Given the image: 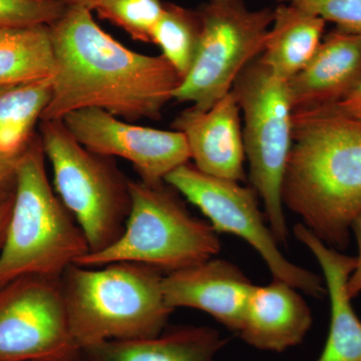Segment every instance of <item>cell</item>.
Returning a JSON list of instances; mask_svg holds the SVG:
<instances>
[{"label": "cell", "mask_w": 361, "mask_h": 361, "mask_svg": "<svg viewBox=\"0 0 361 361\" xmlns=\"http://www.w3.org/2000/svg\"><path fill=\"white\" fill-rule=\"evenodd\" d=\"M165 182L199 208L216 232L236 235L246 241L263 259L273 277L314 298L327 295L322 277L284 257L266 223L265 214L259 208L253 188L207 175L189 163L170 173Z\"/></svg>", "instance_id": "9c48e42d"}, {"label": "cell", "mask_w": 361, "mask_h": 361, "mask_svg": "<svg viewBox=\"0 0 361 361\" xmlns=\"http://www.w3.org/2000/svg\"><path fill=\"white\" fill-rule=\"evenodd\" d=\"M164 275L129 262L66 268L59 281L78 348L161 334L174 311L164 296Z\"/></svg>", "instance_id": "3957f363"}, {"label": "cell", "mask_w": 361, "mask_h": 361, "mask_svg": "<svg viewBox=\"0 0 361 361\" xmlns=\"http://www.w3.org/2000/svg\"><path fill=\"white\" fill-rule=\"evenodd\" d=\"M20 155H7L0 152V192L2 193H13L14 187H16V168H18Z\"/></svg>", "instance_id": "484cf974"}, {"label": "cell", "mask_w": 361, "mask_h": 361, "mask_svg": "<svg viewBox=\"0 0 361 361\" xmlns=\"http://www.w3.org/2000/svg\"><path fill=\"white\" fill-rule=\"evenodd\" d=\"M232 92L244 116V148L252 188L262 199L266 219L278 243L286 245L289 231L282 187L293 145L288 84L257 58L242 71Z\"/></svg>", "instance_id": "8992f818"}, {"label": "cell", "mask_w": 361, "mask_h": 361, "mask_svg": "<svg viewBox=\"0 0 361 361\" xmlns=\"http://www.w3.org/2000/svg\"><path fill=\"white\" fill-rule=\"evenodd\" d=\"M255 285L238 266L211 258L164 275L163 292L172 310L186 307L212 316L238 334Z\"/></svg>", "instance_id": "7c38bea8"}, {"label": "cell", "mask_w": 361, "mask_h": 361, "mask_svg": "<svg viewBox=\"0 0 361 361\" xmlns=\"http://www.w3.org/2000/svg\"><path fill=\"white\" fill-rule=\"evenodd\" d=\"M68 7H80V8L97 11V7L104 4L106 0H63Z\"/></svg>", "instance_id": "f1b7e54d"}, {"label": "cell", "mask_w": 361, "mask_h": 361, "mask_svg": "<svg viewBox=\"0 0 361 361\" xmlns=\"http://www.w3.org/2000/svg\"><path fill=\"white\" fill-rule=\"evenodd\" d=\"M13 194L2 193V192H0V205L4 203Z\"/></svg>", "instance_id": "f546056e"}, {"label": "cell", "mask_w": 361, "mask_h": 361, "mask_svg": "<svg viewBox=\"0 0 361 361\" xmlns=\"http://www.w3.org/2000/svg\"><path fill=\"white\" fill-rule=\"evenodd\" d=\"M295 287L273 277L254 286L238 336L252 348L283 353L298 345L312 325V312Z\"/></svg>", "instance_id": "9a60e30c"}, {"label": "cell", "mask_w": 361, "mask_h": 361, "mask_svg": "<svg viewBox=\"0 0 361 361\" xmlns=\"http://www.w3.org/2000/svg\"><path fill=\"white\" fill-rule=\"evenodd\" d=\"M56 56L49 25L2 28L0 87L54 78Z\"/></svg>", "instance_id": "d6986e66"}, {"label": "cell", "mask_w": 361, "mask_h": 361, "mask_svg": "<svg viewBox=\"0 0 361 361\" xmlns=\"http://www.w3.org/2000/svg\"><path fill=\"white\" fill-rule=\"evenodd\" d=\"M63 122L85 148L130 161L141 180L151 184L165 182L170 173L191 160L186 137L179 130L142 127L99 109L71 111Z\"/></svg>", "instance_id": "8fae6325"}, {"label": "cell", "mask_w": 361, "mask_h": 361, "mask_svg": "<svg viewBox=\"0 0 361 361\" xmlns=\"http://www.w3.org/2000/svg\"><path fill=\"white\" fill-rule=\"evenodd\" d=\"M197 13L198 49L173 99L206 111L231 92L242 71L262 54L273 9L250 11L241 0H211Z\"/></svg>", "instance_id": "ba28073f"}, {"label": "cell", "mask_w": 361, "mask_h": 361, "mask_svg": "<svg viewBox=\"0 0 361 361\" xmlns=\"http://www.w3.org/2000/svg\"><path fill=\"white\" fill-rule=\"evenodd\" d=\"M282 201L313 234L345 250L361 213V123L332 108L293 113Z\"/></svg>", "instance_id": "7a4b0ae2"}, {"label": "cell", "mask_w": 361, "mask_h": 361, "mask_svg": "<svg viewBox=\"0 0 361 361\" xmlns=\"http://www.w3.org/2000/svg\"><path fill=\"white\" fill-rule=\"evenodd\" d=\"M240 106L234 92H228L206 111L193 106L173 123L186 137L194 166L213 177L244 182L245 148Z\"/></svg>", "instance_id": "4fadbf2b"}, {"label": "cell", "mask_w": 361, "mask_h": 361, "mask_svg": "<svg viewBox=\"0 0 361 361\" xmlns=\"http://www.w3.org/2000/svg\"><path fill=\"white\" fill-rule=\"evenodd\" d=\"M40 141L51 164L54 190L84 232L89 254L108 248L129 216L130 180L111 158L80 144L63 120L42 121Z\"/></svg>", "instance_id": "52a82bcc"}, {"label": "cell", "mask_w": 361, "mask_h": 361, "mask_svg": "<svg viewBox=\"0 0 361 361\" xmlns=\"http://www.w3.org/2000/svg\"><path fill=\"white\" fill-rule=\"evenodd\" d=\"M96 11L99 18L123 28L133 39L152 42L154 28L165 11V4L160 0H106Z\"/></svg>", "instance_id": "7402d4cb"}, {"label": "cell", "mask_w": 361, "mask_h": 361, "mask_svg": "<svg viewBox=\"0 0 361 361\" xmlns=\"http://www.w3.org/2000/svg\"><path fill=\"white\" fill-rule=\"evenodd\" d=\"M51 96L52 78L0 87V152L11 156L23 153Z\"/></svg>", "instance_id": "ffe728a7"}, {"label": "cell", "mask_w": 361, "mask_h": 361, "mask_svg": "<svg viewBox=\"0 0 361 361\" xmlns=\"http://www.w3.org/2000/svg\"><path fill=\"white\" fill-rule=\"evenodd\" d=\"M66 8L63 0H0V28L51 25Z\"/></svg>", "instance_id": "603a6c76"}, {"label": "cell", "mask_w": 361, "mask_h": 361, "mask_svg": "<svg viewBox=\"0 0 361 361\" xmlns=\"http://www.w3.org/2000/svg\"><path fill=\"white\" fill-rule=\"evenodd\" d=\"M0 361H80L59 278L27 275L0 289Z\"/></svg>", "instance_id": "30bf717a"}, {"label": "cell", "mask_w": 361, "mask_h": 361, "mask_svg": "<svg viewBox=\"0 0 361 361\" xmlns=\"http://www.w3.org/2000/svg\"><path fill=\"white\" fill-rule=\"evenodd\" d=\"M40 137L16 168L13 210L0 249V289L27 275L59 278L90 253L84 232L47 179Z\"/></svg>", "instance_id": "277c9868"}, {"label": "cell", "mask_w": 361, "mask_h": 361, "mask_svg": "<svg viewBox=\"0 0 361 361\" xmlns=\"http://www.w3.org/2000/svg\"><path fill=\"white\" fill-rule=\"evenodd\" d=\"M49 30L56 73L40 120H63L82 109H99L130 122L161 118L183 80L161 54L130 51L80 7H68Z\"/></svg>", "instance_id": "6da1fadb"}, {"label": "cell", "mask_w": 361, "mask_h": 361, "mask_svg": "<svg viewBox=\"0 0 361 361\" xmlns=\"http://www.w3.org/2000/svg\"><path fill=\"white\" fill-rule=\"evenodd\" d=\"M13 194L4 203L0 205V249L4 246L6 240L7 227L11 219L13 210Z\"/></svg>", "instance_id": "83f0119b"}, {"label": "cell", "mask_w": 361, "mask_h": 361, "mask_svg": "<svg viewBox=\"0 0 361 361\" xmlns=\"http://www.w3.org/2000/svg\"><path fill=\"white\" fill-rule=\"evenodd\" d=\"M287 84L293 113L341 103L361 84V35L330 30L308 65Z\"/></svg>", "instance_id": "5bb4252c"}, {"label": "cell", "mask_w": 361, "mask_h": 361, "mask_svg": "<svg viewBox=\"0 0 361 361\" xmlns=\"http://www.w3.org/2000/svg\"><path fill=\"white\" fill-rule=\"evenodd\" d=\"M326 21L300 7L281 2L259 56L276 77L288 82L308 65L322 44Z\"/></svg>", "instance_id": "ac0fdd59"}, {"label": "cell", "mask_w": 361, "mask_h": 361, "mask_svg": "<svg viewBox=\"0 0 361 361\" xmlns=\"http://www.w3.org/2000/svg\"><path fill=\"white\" fill-rule=\"evenodd\" d=\"M212 1H230V0H212Z\"/></svg>", "instance_id": "4dcf8cb0"}, {"label": "cell", "mask_w": 361, "mask_h": 361, "mask_svg": "<svg viewBox=\"0 0 361 361\" xmlns=\"http://www.w3.org/2000/svg\"><path fill=\"white\" fill-rule=\"evenodd\" d=\"M351 233L355 234L358 247V256L355 257V267L348 278V284H346V290H348L349 298L353 300L361 293V213L353 221Z\"/></svg>", "instance_id": "d4e9b609"}, {"label": "cell", "mask_w": 361, "mask_h": 361, "mask_svg": "<svg viewBox=\"0 0 361 361\" xmlns=\"http://www.w3.org/2000/svg\"><path fill=\"white\" fill-rule=\"evenodd\" d=\"M293 234L317 260L330 299L329 336L315 361H361V320L346 290L356 258L326 245L302 223L294 226Z\"/></svg>", "instance_id": "2e32d148"}, {"label": "cell", "mask_w": 361, "mask_h": 361, "mask_svg": "<svg viewBox=\"0 0 361 361\" xmlns=\"http://www.w3.org/2000/svg\"><path fill=\"white\" fill-rule=\"evenodd\" d=\"M129 187L130 208L122 235L108 248L87 254L75 264L137 263L169 274L219 253L218 233L190 213L174 188L142 180H130Z\"/></svg>", "instance_id": "5b68a950"}, {"label": "cell", "mask_w": 361, "mask_h": 361, "mask_svg": "<svg viewBox=\"0 0 361 361\" xmlns=\"http://www.w3.org/2000/svg\"><path fill=\"white\" fill-rule=\"evenodd\" d=\"M200 32L198 13L175 4H166L163 16L154 28L152 42L160 47L161 56L182 78L193 65Z\"/></svg>", "instance_id": "44dd1931"}, {"label": "cell", "mask_w": 361, "mask_h": 361, "mask_svg": "<svg viewBox=\"0 0 361 361\" xmlns=\"http://www.w3.org/2000/svg\"><path fill=\"white\" fill-rule=\"evenodd\" d=\"M226 343L212 327L180 325L148 338L92 344L80 349V361H216Z\"/></svg>", "instance_id": "e0dca14e"}, {"label": "cell", "mask_w": 361, "mask_h": 361, "mask_svg": "<svg viewBox=\"0 0 361 361\" xmlns=\"http://www.w3.org/2000/svg\"><path fill=\"white\" fill-rule=\"evenodd\" d=\"M2 28H0V32H1Z\"/></svg>", "instance_id": "1f68e13d"}, {"label": "cell", "mask_w": 361, "mask_h": 361, "mask_svg": "<svg viewBox=\"0 0 361 361\" xmlns=\"http://www.w3.org/2000/svg\"><path fill=\"white\" fill-rule=\"evenodd\" d=\"M331 108L341 115L361 123V84L343 101Z\"/></svg>", "instance_id": "4316f807"}, {"label": "cell", "mask_w": 361, "mask_h": 361, "mask_svg": "<svg viewBox=\"0 0 361 361\" xmlns=\"http://www.w3.org/2000/svg\"><path fill=\"white\" fill-rule=\"evenodd\" d=\"M300 7L336 27L361 35V0H277Z\"/></svg>", "instance_id": "cb8c5ba5"}]
</instances>
